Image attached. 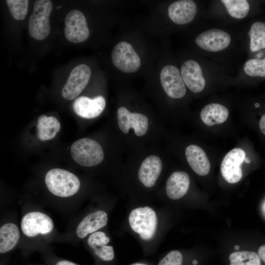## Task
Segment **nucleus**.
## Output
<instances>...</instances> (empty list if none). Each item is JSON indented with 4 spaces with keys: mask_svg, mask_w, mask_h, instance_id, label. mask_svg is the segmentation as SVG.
Listing matches in <instances>:
<instances>
[{
    "mask_svg": "<svg viewBox=\"0 0 265 265\" xmlns=\"http://www.w3.org/2000/svg\"><path fill=\"white\" fill-rule=\"evenodd\" d=\"M45 184L53 194L60 197H69L78 192L80 182L78 177L64 169L53 168L46 173Z\"/></svg>",
    "mask_w": 265,
    "mask_h": 265,
    "instance_id": "f257e3e1",
    "label": "nucleus"
},
{
    "mask_svg": "<svg viewBox=\"0 0 265 265\" xmlns=\"http://www.w3.org/2000/svg\"><path fill=\"white\" fill-rule=\"evenodd\" d=\"M71 154L76 163L85 167L96 166L104 158L100 144L88 138H82L74 142L71 147Z\"/></svg>",
    "mask_w": 265,
    "mask_h": 265,
    "instance_id": "f03ea898",
    "label": "nucleus"
},
{
    "mask_svg": "<svg viewBox=\"0 0 265 265\" xmlns=\"http://www.w3.org/2000/svg\"><path fill=\"white\" fill-rule=\"evenodd\" d=\"M53 9V4L49 0H37L33 5L28 23L30 35L38 40L48 37L50 32V15Z\"/></svg>",
    "mask_w": 265,
    "mask_h": 265,
    "instance_id": "7ed1b4c3",
    "label": "nucleus"
},
{
    "mask_svg": "<svg viewBox=\"0 0 265 265\" xmlns=\"http://www.w3.org/2000/svg\"><path fill=\"white\" fill-rule=\"evenodd\" d=\"M129 221L132 230L138 234L143 240H150L154 236L157 217L152 208L145 207L133 210L130 214Z\"/></svg>",
    "mask_w": 265,
    "mask_h": 265,
    "instance_id": "20e7f679",
    "label": "nucleus"
},
{
    "mask_svg": "<svg viewBox=\"0 0 265 265\" xmlns=\"http://www.w3.org/2000/svg\"><path fill=\"white\" fill-rule=\"evenodd\" d=\"M111 59L115 67L126 73L137 71L141 65L140 59L133 48L125 41L115 45L111 53Z\"/></svg>",
    "mask_w": 265,
    "mask_h": 265,
    "instance_id": "39448f33",
    "label": "nucleus"
},
{
    "mask_svg": "<svg viewBox=\"0 0 265 265\" xmlns=\"http://www.w3.org/2000/svg\"><path fill=\"white\" fill-rule=\"evenodd\" d=\"M64 33L66 39L73 43L86 41L89 36V31L86 19L81 12L73 10L66 15Z\"/></svg>",
    "mask_w": 265,
    "mask_h": 265,
    "instance_id": "423d86ee",
    "label": "nucleus"
},
{
    "mask_svg": "<svg viewBox=\"0 0 265 265\" xmlns=\"http://www.w3.org/2000/svg\"><path fill=\"white\" fill-rule=\"evenodd\" d=\"M91 73L90 68L85 64H81L74 67L63 87V97L68 100L75 99L87 84Z\"/></svg>",
    "mask_w": 265,
    "mask_h": 265,
    "instance_id": "0eeeda50",
    "label": "nucleus"
},
{
    "mask_svg": "<svg viewBox=\"0 0 265 265\" xmlns=\"http://www.w3.org/2000/svg\"><path fill=\"white\" fill-rule=\"evenodd\" d=\"M21 228L27 237H34L38 235H46L53 229L51 218L39 212H32L26 214L21 220Z\"/></svg>",
    "mask_w": 265,
    "mask_h": 265,
    "instance_id": "6e6552de",
    "label": "nucleus"
},
{
    "mask_svg": "<svg viewBox=\"0 0 265 265\" xmlns=\"http://www.w3.org/2000/svg\"><path fill=\"white\" fill-rule=\"evenodd\" d=\"M160 81L164 91L170 97L179 99L185 95L186 85L176 67L171 65L164 67L160 74Z\"/></svg>",
    "mask_w": 265,
    "mask_h": 265,
    "instance_id": "1a4fd4ad",
    "label": "nucleus"
},
{
    "mask_svg": "<svg viewBox=\"0 0 265 265\" xmlns=\"http://www.w3.org/2000/svg\"><path fill=\"white\" fill-rule=\"evenodd\" d=\"M245 158V152L239 148L232 149L226 155L222 161L220 171L227 182L234 184L241 180L242 177L241 165Z\"/></svg>",
    "mask_w": 265,
    "mask_h": 265,
    "instance_id": "9d476101",
    "label": "nucleus"
},
{
    "mask_svg": "<svg viewBox=\"0 0 265 265\" xmlns=\"http://www.w3.org/2000/svg\"><path fill=\"white\" fill-rule=\"evenodd\" d=\"M118 126L124 133L129 132L130 129H133L138 136L144 135L148 129V119L143 114L132 113L125 107H119L117 112Z\"/></svg>",
    "mask_w": 265,
    "mask_h": 265,
    "instance_id": "9b49d317",
    "label": "nucleus"
},
{
    "mask_svg": "<svg viewBox=\"0 0 265 265\" xmlns=\"http://www.w3.org/2000/svg\"><path fill=\"white\" fill-rule=\"evenodd\" d=\"M230 35L219 29H211L199 34L195 39L199 47L205 51L216 52L227 48L230 44Z\"/></svg>",
    "mask_w": 265,
    "mask_h": 265,
    "instance_id": "f8f14e48",
    "label": "nucleus"
},
{
    "mask_svg": "<svg viewBox=\"0 0 265 265\" xmlns=\"http://www.w3.org/2000/svg\"><path fill=\"white\" fill-rule=\"evenodd\" d=\"M181 75L185 85L194 93H199L205 88L206 81L202 70L197 62L188 60L181 67Z\"/></svg>",
    "mask_w": 265,
    "mask_h": 265,
    "instance_id": "ddd939ff",
    "label": "nucleus"
},
{
    "mask_svg": "<svg viewBox=\"0 0 265 265\" xmlns=\"http://www.w3.org/2000/svg\"><path fill=\"white\" fill-rule=\"evenodd\" d=\"M105 106L106 100L102 96H98L93 99L80 96L77 98L73 104L75 112L79 116L87 119L98 116Z\"/></svg>",
    "mask_w": 265,
    "mask_h": 265,
    "instance_id": "4468645a",
    "label": "nucleus"
},
{
    "mask_svg": "<svg viewBox=\"0 0 265 265\" xmlns=\"http://www.w3.org/2000/svg\"><path fill=\"white\" fill-rule=\"evenodd\" d=\"M197 13V6L191 0H178L172 3L168 8L171 20L178 25H185L191 22Z\"/></svg>",
    "mask_w": 265,
    "mask_h": 265,
    "instance_id": "2eb2a0df",
    "label": "nucleus"
},
{
    "mask_svg": "<svg viewBox=\"0 0 265 265\" xmlns=\"http://www.w3.org/2000/svg\"><path fill=\"white\" fill-rule=\"evenodd\" d=\"M162 168V163L159 157L151 155L144 159L139 170L138 178L146 187L154 186Z\"/></svg>",
    "mask_w": 265,
    "mask_h": 265,
    "instance_id": "dca6fc26",
    "label": "nucleus"
},
{
    "mask_svg": "<svg viewBox=\"0 0 265 265\" xmlns=\"http://www.w3.org/2000/svg\"><path fill=\"white\" fill-rule=\"evenodd\" d=\"M185 155L188 164L194 172L200 176L208 174L211 168L210 162L201 147L190 145L186 148Z\"/></svg>",
    "mask_w": 265,
    "mask_h": 265,
    "instance_id": "f3484780",
    "label": "nucleus"
},
{
    "mask_svg": "<svg viewBox=\"0 0 265 265\" xmlns=\"http://www.w3.org/2000/svg\"><path fill=\"white\" fill-rule=\"evenodd\" d=\"M107 213L103 211H97L86 215L76 229L77 236L82 238L105 226L107 222Z\"/></svg>",
    "mask_w": 265,
    "mask_h": 265,
    "instance_id": "a211bd4d",
    "label": "nucleus"
},
{
    "mask_svg": "<svg viewBox=\"0 0 265 265\" xmlns=\"http://www.w3.org/2000/svg\"><path fill=\"white\" fill-rule=\"evenodd\" d=\"M190 184L189 177L183 171L173 172L168 178L166 185L167 196L173 200L183 197L187 192Z\"/></svg>",
    "mask_w": 265,
    "mask_h": 265,
    "instance_id": "6ab92c4d",
    "label": "nucleus"
},
{
    "mask_svg": "<svg viewBox=\"0 0 265 265\" xmlns=\"http://www.w3.org/2000/svg\"><path fill=\"white\" fill-rule=\"evenodd\" d=\"M109 238L103 232H96L89 236L87 243L95 255L103 261H111L114 258V253L112 246L106 244Z\"/></svg>",
    "mask_w": 265,
    "mask_h": 265,
    "instance_id": "aec40b11",
    "label": "nucleus"
},
{
    "mask_svg": "<svg viewBox=\"0 0 265 265\" xmlns=\"http://www.w3.org/2000/svg\"><path fill=\"white\" fill-rule=\"evenodd\" d=\"M228 115V109L225 106L216 103L206 105L200 113L203 122L209 126L224 123L227 120Z\"/></svg>",
    "mask_w": 265,
    "mask_h": 265,
    "instance_id": "412c9836",
    "label": "nucleus"
},
{
    "mask_svg": "<svg viewBox=\"0 0 265 265\" xmlns=\"http://www.w3.org/2000/svg\"><path fill=\"white\" fill-rule=\"evenodd\" d=\"M20 238L18 227L13 223L3 224L0 228V252L5 253L12 250Z\"/></svg>",
    "mask_w": 265,
    "mask_h": 265,
    "instance_id": "4be33fe9",
    "label": "nucleus"
},
{
    "mask_svg": "<svg viewBox=\"0 0 265 265\" xmlns=\"http://www.w3.org/2000/svg\"><path fill=\"white\" fill-rule=\"evenodd\" d=\"M37 137L41 141L53 138L60 129V124L53 116H40L37 124Z\"/></svg>",
    "mask_w": 265,
    "mask_h": 265,
    "instance_id": "5701e85b",
    "label": "nucleus"
},
{
    "mask_svg": "<svg viewBox=\"0 0 265 265\" xmlns=\"http://www.w3.org/2000/svg\"><path fill=\"white\" fill-rule=\"evenodd\" d=\"M250 38V48L253 52H257L265 48V23L256 22L251 26L248 32Z\"/></svg>",
    "mask_w": 265,
    "mask_h": 265,
    "instance_id": "b1692460",
    "label": "nucleus"
},
{
    "mask_svg": "<svg viewBox=\"0 0 265 265\" xmlns=\"http://www.w3.org/2000/svg\"><path fill=\"white\" fill-rule=\"evenodd\" d=\"M230 265H262L258 254L253 251H237L229 256Z\"/></svg>",
    "mask_w": 265,
    "mask_h": 265,
    "instance_id": "393cba45",
    "label": "nucleus"
},
{
    "mask_svg": "<svg viewBox=\"0 0 265 265\" xmlns=\"http://www.w3.org/2000/svg\"><path fill=\"white\" fill-rule=\"evenodd\" d=\"M229 14L233 18L240 19L248 14L250 6L246 0H222Z\"/></svg>",
    "mask_w": 265,
    "mask_h": 265,
    "instance_id": "a878e982",
    "label": "nucleus"
},
{
    "mask_svg": "<svg viewBox=\"0 0 265 265\" xmlns=\"http://www.w3.org/2000/svg\"><path fill=\"white\" fill-rule=\"evenodd\" d=\"M6 4L13 17L17 20L25 19L28 10L27 0H6Z\"/></svg>",
    "mask_w": 265,
    "mask_h": 265,
    "instance_id": "bb28decb",
    "label": "nucleus"
},
{
    "mask_svg": "<svg viewBox=\"0 0 265 265\" xmlns=\"http://www.w3.org/2000/svg\"><path fill=\"white\" fill-rule=\"evenodd\" d=\"M244 72L251 77H265V57L263 59H251L243 67Z\"/></svg>",
    "mask_w": 265,
    "mask_h": 265,
    "instance_id": "cd10ccee",
    "label": "nucleus"
},
{
    "mask_svg": "<svg viewBox=\"0 0 265 265\" xmlns=\"http://www.w3.org/2000/svg\"><path fill=\"white\" fill-rule=\"evenodd\" d=\"M182 262L181 253L178 250H173L162 258L158 265H182Z\"/></svg>",
    "mask_w": 265,
    "mask_h": 265,
    "instance_id": "c85d7f7f",
    "label": "nucleus"
},
{
    "mask_svg": "<svg viewBox=\"0 0 265 265\" xmlns=\"http://www.w3.org/2000/svg\"><path fill=\"white\" fill-rule=\"evenodd\" d=\"M258 255L261 260L265 263V245L260 247L258 250Z\"/></svg>",
    "mask_w": 265,
    "mask_h": 265,
    "instance_id": "c756f323",
    "label": "nucleus"
},
{
    "mask_svg": "<svg viewBox=\"0 0 265 265\" xmlns=\"http://www.w3.org/2000/svg\"><path fill=\"white\" fill-rule=\"evenodd\" d=\"M259 127L262 132L265 135V114L262 116L260 120Z\"/></svg>",
    "mask_w": 265,
    "mask_h": 265,
    "instance_id": "7c9ffc66",
    "label": "nucleus"
},
{
    "mask_svg": "<svg viewBox=\"0 0 265 265\" xmlns=\"http://www.w3.org/2000/svg\"><path fill=\"white\" fill-rule=\"evenodd\" d=\"M55 265H77V264L66 260H62L57 262Z\"/></svg>",
    "mask_w": 265,
    "mask_h": 265,
    "instance_id": "2f4dec72",
    "label": "nucleus"
},
{
    "mask_svg": "<svg viewBox=\"0 0 265 265\" xmlns=\"http://www.w3.org/2000/svg\"><path fill=\"white\" fill-rule=\"evenodd\" d=\"M244 161H245L247 163H249L250 160L248 159V158H245Z\"/></svg>",
    "mask_w": 265,
    "mask_h": 265,
    "instance_id": "473e14b6",
    "label": "nucleus"
},
{
    "mask_svg": "<svg viewBox=\"0 0 265 265\" xmlns=\"http://www.w3.org/2000/svg\"><path fill=\"white\" fill-rule=\"evenodd\" d=\"M132 265H146L143 264H140V263H135V264H132Z\"/></svg>",
    "mask_w": 265,
    "mask_h": 265,
    "instance_id": "72a5a7b5",
    "label": "nucleus"
},
{
    "mask_svg": "<svg viewBox=\"0 0 265 265\" xmlns=\"http://www.w3.org/2000/svg\"><path fill=\"white\" fill-rule=\"evenodd\" d=\"M239 248V246H238V245H236V246H235V249L236 250H238Z\"/></svg>",
    "mask_w": 265,
    "mask_h": 265,
    "instance_id": "f704fd0d",
    "label": "nucleus"
},
{
    "mask_svg": "<svg viewBox=\"0 0 265 265\" xmlns=\"http://www.w3.org/2000/svg\"><path fill=\"white\" fill-rule=\"evenodd\" d=\"M192 264L194 265H196L197 264V261L196 260H194L193 262H192Z\"/></svg>",
    "mask_w": 265,
    "mask_h": 265,
    "instance_id": "c9c22d12",
    "label": "nucleus"
}]
</instances>
